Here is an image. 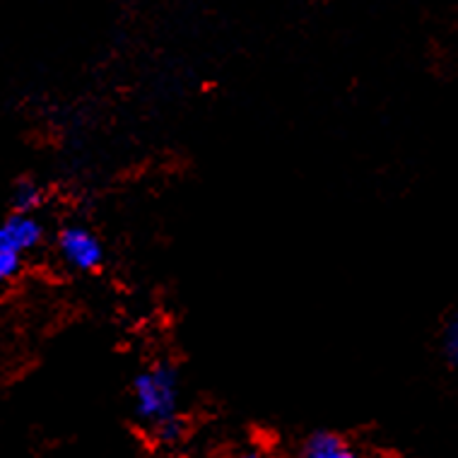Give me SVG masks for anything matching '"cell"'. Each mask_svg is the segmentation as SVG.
<instances>
[{
  "instance_id": "obj_1",
  "label": "cell",
  "mask_w": 458,
  "mask_h": 458,
  "mask_svg": "<svg viewBox=\"0 0 458 458\" xmlns=\"http://www.w3.org/2000/svg\"><path fill=\"white\" fill-rule=\"evenodd\" d=\"M179 371L174 364L155 362L133 379V412L152 439L176 444L183 437L179 418Z\"/></svg>"
},
{
  "instance_id": "obj_2",
  "label": "cell",
  "mask_w": 458,
  "mask_h": 458,
  "mask_svg": "<svg viewBox=\"0 0 458 458\" xmlns=\"http://www.w3.org/2000/svg\"><path fill=\"white\" fill-rule=\"evenodd\" d=\"M55 251L78 273H95L104 263V244L85 225H65L55 237Z\"/></svg>"
},
{
  "instance_id": "obj_3",
  "label": "cell",
  "mask_w": 458,
  "mask_h": 458,
  "mask_svg": "<svg viewBox=\"0 0 458 458\" xmlns=\"http://www.w3.org/2000/svg\"><path fill=\"white\" fill-rule=\"evenodd\" d=\"M44 242V225L37 213H13L0 225V246L13 249V251L27 253L37 251Z\"/></svg>"
},
{
  "instance_id": "obj_4",
  "label": "cell",
  "mask_w": 458,
  "mask_h": 458,
  "mask_svg": "<svg viewBox=\"0 0 458 458\" xmlns=\"http://www.w3.org/2000/svg\"><path fill=\"white\" fill-rule=\"evenodd\" d=\"M301 458H357L352 446L335 432H317L301 446Z\"/></svg>"
},
{
  "instance_id": "obj_5",
  "label": "cell",
  "mask_w": 458,
  "mask_h": 458,
  "mask_svg": "<svg viewBox=\"0 0 458 458\" xmlns=\"http://www.w3.org/2000/svg\"><path fill=\"white\" fill-rule=\"evenodd\" d=\"M10 206L15 213H37L44 206V189L34 179H17L10 191Z\"/></svg>"
},
{
  "instance_id": "obj_6",
  "label": "cell",
  "mask_w": 458,
  "mask_h": 458,
  "mask_svg": "<svg viewBox=\"0 0 458 458\" xmlns=\"http://www.w3.org/2000/svg\"><path fill=\"white\" fill-rule=\"evenodd\" d=\"M22 270H24L22 253L0 246V280H3V283H13L15 277L22 276Z\"/></svg>"
},
{
  "instance_id": "obj_7",
  "label": "cell",
  "mask_w": 458,
  "mask_h": 458,
  "mask_svg": "<svg viewBox=\"0 0 458 458\" xmlns=\"http://www.w3.org/2000/svg\"><path fill=\"white\" fill-rule=\"evenodd\" d=\"M442 352L454 367H458V311L451 314L442 333Z\"/></svg>"
},
{
  "instance_id": "obj_8",
  "label": "cell",
  "mask_w": 458,
  "mask_h": 458,
  "mask_svg": "<svg viewBox=\"0 0 458 458\" xmlns=\"http://www.w3.org/2000/svg\"><path fill=\"white\" fill-rule=\"evenodd\" d=\"M237 458H263L261 454H256V451H246V454H239Z\"/></svg>"
}]
</instances>
